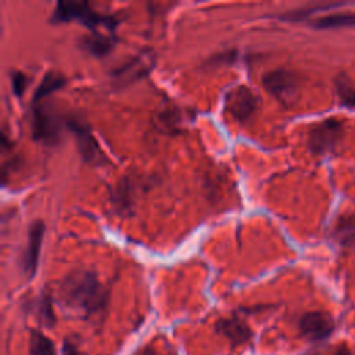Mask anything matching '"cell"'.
Instances as JSON below:
<instances>
[{
    "mask_svg": "<svg viewBox=\"0 0 355 355\" xmlns=\"http://www.w3.org/2000/svg\"><path fill=\"white\" fill-rule=\"evenodd\" d=\"M58 298L64 306L90 316L107 308L110 291L93 270L78 268L61 282Z\"/></svg>",
    "mask_w": 355,
    "mask_h": 355,
    "instance_id": "6da1fadb",
    "label": "cell"
},
{
    "mask_svg": "<svg viewBox=\"0 0 355 355\" xmlns=\"http://www.w3.org/2000/svg\"><path fill=\"white\" fill-rule=\"evenodd\" d=\"M69 21H78L96 32L97 28L103 26L114 32L118 25V19L114 15L97 12L86 0H60L57 1L50 22L62 24Z\"/></svg>",
    "mask_w": 355,
    "mask_h": 355,
    "instance_id": "7a4b0ae2",
    "label": "cell"
},
{
    "mask_svg": "<svg viewBox=\"0 0 355 355\" xmlns=\"http://www.w3.org/2000/svg\"><path fill=\"white\" fill-rule=\"evenodd\" d=\"M62 119L57 111L42 103L32 104L31 110V129L32 137L44 146H57L61 140Z\"/></svg>",
    "mask_w": 355,
    "mask_h": 355,
    "instance_id": "3957f363",
    "label": "cell"
},
{
    "mask_svg": "<svg viewBox=\"0 0 355 355\" xmlns=\"http://www.w3.org/2000/svg\"><path fill=\"white\" fill-rule=\"evenodd\" d=\"M65 125L75 137L78 151L83 161L89 164L101 165L107 162V157L103 153L98 141L96 140L87 121L79 115H71L65 119Z\"/></svg>",
    "mask_w": 355,
    "mask_h": 355,
    "instance_id": "277c9868",
    "label": "cell"
},
{
    "mask_svg": "<svg viewBox=\"0 0 355 355\" xmlns=\"http://www.w3.org/2000/svg\"><path fill=\"white\" fill-rule=\"evenodd\" d=\"M225 111L237 122H247L258 110V96L245 85H237L225 94Z\"/></svg>",
    "mask_w": 355,
    "mask_h": 355,
    "instance_id": "5b68a950",
    "label": "cell"
},
{
    "mask_svg": "<svg viewBox=\"0 0 355 355\" xmlns=\"http://www.w3.org/2000/svg\"><path fill=\"white\" fill-rule=\"evenodd\" d=\"M154 61H155V54L151 50H143L135 57L129 58L126 62L114 68L110 72L111 80L118 87L130 85L137 79L144 78L153 69Z\"/></svg>",
    "mask_w": 355,
    "mask_h": 355,
    "instance_id": "8992f818",
    "label": "cell"
},
{
    "mask_svg": "<svg viewBox=\"0 0 355 355\" xmlns=\"http://www.w3.org/2000/svg\"><path fill=\"white\" fill-rule=\"evenodd\" d=\"M262 83L270 94L283 103L293 101L298 93V78L284 68L266 72L262 78Z\"/></svg>",
    "mask_w": 355,
    "mask_h": 355,
    "instance_id": "52a82bcc",
    "label": "cell"
},
{
    "mask_svg": "<svg viewBox=\"0 0 355 355\" xmlns=\"http://www.w3.org/2000/svg\"><path fill=\"white\" fill-rule=\"evenodd\" d=\"M44 227H46L44 223L40 219H37V220H33L28 229L26 244L19 259L21 270L28 280H31L37 270V262H39V254H40Z\"/></svg>",
    "mask_w": 355,
    "mask_h": 355,
    "instance_id": "ba28073f",
    "label": "cell"
},
{
    "mask_svg": "<svg viewBox=\"0 0 355 355\" xmlns=\"http://www.w3.org/2000/svg\"><path fill=\"white\" fill-rule=\"evenodd\" d=\"M341 133H343L341 123L338 121H334V119L323 121L319 125L313 126L312 130L309 132V139H308L309 148L316 154L326 153L337 144Z\"/></svg>",
    "mask_w": 355,
    "mask_h": 355,
    "instance_id": "9c48e42d",
    "label": "cell"
},
{
    "mask_svg": "<svg viewBox=\"0 0 355 355\" xmlns=\"http://www.w3.org/2000/svg\"><path fill=\"white\" fill-rule=\"evenodd\" d=\"M300 330L304 337L311 341H320L327 338L334 330L333 318L327 312L312 311L302 315L300 319Z\"/></svg>",
    "mask_w": 355,
    "mask_h": 355,
    "instance_id": "30bf717a",
    "label": "cell"
},
{
    "mask_svg": "<svg viewBox=\"0 0 355 355\" xmlns=\"http://www.w3.org/2000/svg\"><path fill=\"white\" fill-rule=\"evenodd\" d=\"M215 330L220 336L226 337L232 343L233 347L247 343L252 336L250 326L237 316H229V318L219 319L215 323Z\"/></svg>",
    "mask_w": 355,
    "mask_h": 355,
    "instance_id": "8fae6325",
    "label": "cell"
},
{
    "mask_svg": "<svg viewBox=\"0 0 355 355\" xmlns=\"http://www.w3.org/2000/svg\"><path fill=\"white\" fill-rule=\"evenodd\" d=\"M79 44L89 54L96 55V57H103L114 49L115 39H114V36H107V35L96 31V32H92L90 35L83 36L80 39Z\"/></svg>",
    "mask_w": 355,
    "mask_h": 355,
    "instance_id": "7c38bea8",
    "label": "cell"
},
{
    "mask_svg": "<svg viewBox=\"0 0 355 355\" xmlns=\"http://www.w3.org/2000/svg\"><path fill=\"white\" fill-rule=\"evenodd\" d=\"M143 186L136 183L132 178H123L118 182V184L112 189V202L118 209L128 211L133 205V197L132 193L135 194L137 189H141Z\"/></svg>",
    "mask_w": 355,
    "mask_h": 355,
    "instance_id": "4fadbf2b",
    "label": "cell"
},
{
    "mask_svg": "<svg viewBox=\"0 0 355 355\" xmlns=\"http://www.w3.org/2000/svg\"><path fill=\"white\" fill-rule=\"evenodd\" d=\"M316 29H340L355 28V11H341L322 15L311 24Z\"/></svg>",
    "mask_w": 355,
    "mask_h": 355,
    "instance_id": "5bb4252c",
    "label": "cell"
},
{
    "mask_svg": "<svg viewBox=\"0 0 355 355\" xmlns=\"http://www.w3.org/2000/svg\"><path fill=\"white\" fill-rule=\"evenodd\" d=\"M67 82V78L57 71H47L43 78L40 79V82L37 83V86L35 87L33 96H32V104L42 101V98L47 97L49 94H51L53 92L58 90L60 87H62Z\"/></svg>",
    "mask_w": 355,
    "mask_h": 355,
    "instance_id": "9a60e30c",
    "label": "cell"
},
{
    "mask_svg": "<svg viewBox=\"0 0 355 355\" xmlns=\"http://www.w3.org/2000/svg\"><path fill=\"white\" fill-rule=\"evenodd\" d=\"M32 309L36 315V319L44 327H53L55 324V315L53 311L51 297L47 293H42L35 302H32Z\"/></svg>",
    "mask_w": 355,
    "mask_h": 355,
    "instance_id": "2e32d148",
    "label": "cell"
},
{
    "mask_svg": "<svg viewBox=\"0 0 355 355\" xmlns=\"http://www.w3.org/2000/svg\"><path fill=\"white\" fill-rule=\"evenodd\" d=\"M334 236L343 245L355 248V215L340 218L334 227Z\"/></svg>",
    "mask_w": 355,
    "mask_h": 355,
    "instance_id": "e0dca14e",
    "label": "cell"
},
{
    "mask_svg": "<svg viewBox=\"0 0 355 355\" xmlns=\"http://www.w3.org/2000/svg\"><path fill=\"white\" fill-rule=\"evenodd\" d=\"M29 355H57L54 343L39 330L31 331Z\"/></svg>",
    "mask_w": 355,
    "mask_h": 355,
    "instance_id": "ac0fdd59",
    "label": "cell"
},
{
    "mask_svg": "<svg viewBox=\"0 0 355 355\" xmlns=\"http://www.w3.org/2000/svg\"><path fill=\"white\" fill-rule=\"evenodd\" d=\"M344 3H324V4H313V6H306V7H302V8H297V10H291V11H287L282 15H279L280 19H284V21H291V22H297V21H301V19H305L308 18L311 14L319 11V10H329V8H334V7H338Z\"/></svg>",
    "mask_w": 355,
    "mask_h": 355,
    "instance_id": "d6986e66",
    "label": "cell"
},
{
    "mask_svg": "<svg viewBox=\"0 0 355 355\" xmlns=\"http://www.w3.org/2000/svg\"><path fill=\"white\" fill-rule=\"evenodd\" d=\"M10 82H11V89H12V93L17 96V97H21L26 87H28V83H29V76L22 72V71H18V69H12L10 72Z\"/></svg>",
    "mask_w": 355,
    "mask_h": 355,
    "instance_id": "ffe728a7",
    "label": "cell"
},
{
    "mask_svg": "<svg viewBox=\"0 0 355 355\" xmlns=\"http://www.w3.org/2000/svg\"><path fill=\"white\" fill-rule=\"evenodd\" d=\"M338 96L341 98V103L345 107L355 110V89L354 87L340 85L338 86Z\"/></svg>",
    "mask_w": 355,
    "mask_h": 355,
    "instance_id": "44dd1931",
    "label": "cell"
},
{
    "mask_svg": "<svg viewBox=\"0 0 355 355\" xmlns=\"http://www.w3.org/2000/svg\"><path fill=\"white\" fill-rule=\"evenodd\" d=\"M62 355H85L76 345H73L71 341L65 340L62 344Z\"/></svg>",
    "mask_w": 355,
    "mask_h": 355,
    "instance_id": "7402d4cb",
    "label": "cell"
},
{
    "mask_svg": "<svg viewBox=\"0 0 355 355\" xmlns=\"http://www.w3.org/2000/svg\"><path fill=\"white\" fill-rule=\"evenodd\" d=\"M136 355H161V354L157 349H154L153 347H144V348L139 349Z\"/></svg>",
    "mask_w": 355,
    "mask_h": 355,
    "instance_id": "603a6c76",
    "label": "cell"
},
{
    "mask_svg": "<svg viewBox=\"0 0 355 355\" xmlns=\"http://www.w3.org/2000/svg\"><path fill=\"white\" fill-rule=\"evenodd\" d=\"M334 355H351L348 351H345V349H341V351H337Z\"/></svg>",
    "mask_w": 355,
    "mask_h": 355,
    "instance_id": "cb8c5ba5",
    "label": "cell"
}]
</instances>
